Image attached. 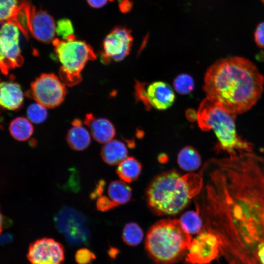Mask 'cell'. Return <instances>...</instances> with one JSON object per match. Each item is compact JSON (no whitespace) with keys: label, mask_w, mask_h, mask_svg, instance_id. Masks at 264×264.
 <instances>
[{"label":"cell","mask_w":264,"mask_h":264,"mask_svg":"<svg viewBox=\"0 0 264 264\" xmlns=\"http://www.w3.org/2000/svg\"><path fill=\"white\" fill-rule=\"evenodd\" d=\"M52 43L61 64L59 78L66 86L77 85L82 79L81 73L87 62L96 58L92 48L75 36L66 40L54 39Z\"/></svg>","instance_id":"8992f818"},{"label":"cell","mask_w":264,"mask_h":264,"mask_svg":"<svg viewBox=\"0 0 264 264\" xmlns=\"http://www.w3.org/2000/svg\"><path fill=\"white\" fill-rule=\"evenodd\" d=\"M66 85L53 73H44L31 84L26 95L46 108L59 106L64 100Z\"/></svg>","instance_id":"52a82bcc"},{"label":"cell","mask_w":264,"mask_h":264,"mask_svg":"<svg viewBox=\"0 0 264 264\" xmlns=\"http://www.w3.org/2000/svg\"><path fill=\"white\" fill-rule=\"evenodd\" d=\"M256 44L260 48H264V22L258 24L254 34Z\"/></svg>","instance_id":"4dcf8cb0"},{"label":"cell","mask_w":264,"mask_h":264,"mask_svg":"<svg viewBox=\"0 0 264 264\" xmlns=\"http://www.w3.org/2000/svg\"><path fill=\"white\" fill-rule=\"evenodd\" d=\"M197 120L202 130H213L218 140V148L228 154L252 151V144L242 140L237 133L236 114L218 102L205 98L198 108Z\"/></svg>","instance_id":"5b68a950"},{"label":"cell","mask_w":264,"mask_h":264,"mask_svg":"<svg viewBox=\"0 0 264 264\" xmlns=\"http://www.w3.org/2000/svg\"><path fill=\"white\" fill-rule=\"evenodd\" d=\"M261 1H262V3L264 4V0H261Z\"/></svg>","instance_id":"e575fe53"},{"label":"cell","mask_w":264,"mask_h":264,"mask_svg":"<svg viewBox=\"0 0 264 264\" xmlns=\"http://www.w3.org/2000/svg\"><path fill=\"white\" fill-rule=\"evenodd\" d=\"M56 23L46 12L31 6L29 20V32L37 40L48 43L53 42Z\"/></svg>","instance_id":"5bb4252c"},{"label":"cell","mask_w":264,"mask_h":264,"mask_svg":"<svg viewBox=\"0 0 264 264\" xmlns=\"http://www.w3.org/2000/svg\"><path fill=\"white\" fill-rule=\"evenodd\" d=\"M96 258L95 254L86 248L78 249L75 255V259L78 264H88Z\"/></svg>","instance_id":"f1b7e54d"},{"label":"cell","mask_w":264,"mask_h":264,"mask_svg":"<svg viewBox=\"0 0 264 264\" xmlns=\"http://www.w3.org/2000/svg\"><path fill=\"white\" fill-rule=\"evenodd\" d=\"M202 186L203 179L199 174L180 175L174 170L164 172L156 176L149 185L148 202L158 215H175L200 193Z\"/></svg>","instance_id":"3957f363"},{"label":"cell","mask_w":264,"mask_h":264,"mask_svg":"<svg viewBox=\"0 0 264 264\" xmlns=\"http://www.w3.org/2000/svg\"><path fill=\"white\" fill-rule=\"evenodd\" d=\"M9 130L11 136L16 140L20 141L29 139L34 132V128L31 121L23 117H18L12 120Z\"/></svg>","instance_id":"ffe728a7"},{"label":"cell","mask_w":264,"mask_h":264,"mask_svg":"<svg viewBox=\"0 0 264 264\" xmlns=\"http://www.w3.org/2000/svg\"><path fill=\"white\" fill-rule=\"evenodd\" d=\"M223 252L222 243L214 232L204 228L192 239L185 261L188 264H205L216 259Z\"/></svg>","instance_id":"9c48e42d"},{"label":"cell","mask_w":264,"mask_h":264,"mask_svg":"<svg viewBox=\"0 0 264 264\" xmlns=\"http://www.w3.org/2000/svg\"><path fill=\"white\" fill-rule=\"evenodd\" d=\"M179 220L191 235L198 234L202 230V222L198 210L184 213Z\"/></svg>","instance_id":"d4e9b609"},{"label":"cell","mask_w":264,"mask_h":264,"mask_svg":"<svg viewBox=\"0 0 264 264\" xmlns=\"http://www.w3.org/2000/svg\"><path fill=\"white\" fill-rule=\"evenodd\" d=\"M141 170V164L137 159L127 157L118 164L116 172L122 181L131 183L137 179Z\"/></svg>","instance_id":"d6986e66"},{"label":"cell","mask_w":264,"mask_h":264,"mask_svg":"<svg viewBox=\"0 0 264 264\" xmlns=\"http://www.w3.org/2000/svg\"><path fill=\"white\" fill-rule=\"evenodd\" d=\"M109 198L118 206L127 203L132 197V189L125 182L114 180L111 182L108 189Z\"/></svg>","instance_id":"7402d4cb"},{"label":"cell","mask_w":264,"mask_h":264,"mask_svg":"<svg viewBox=\"0 0 264 264\" xmlns=\"http://www.w3.org/2000/svg\"><path fill=\"white\" fill-rule=\"evenodd\" d=\"M192 240L191 234L179 220L165 219L149 229L145 248L157 264H173L186 255Z\"/></svg>","instance_id":"277c9868"},{"label":"cell","mask_w":264,"mask_h":264,"mask_svg":"<svg viewBox=\"0 0 264 264\" xmlns=\"http://www.w3.org/2000/svg\"><path fill=\"white\" fill-rule=\"evenodd\" d=\"M203 195L205 228L242 264H255L264 241V156L244 151L211 161Z\"/></svg>","instance_id":"6da1fadb"},{"label":"cell","mask_w":264,"mask_h":264,"mask_svg":"<svg viewBox=\"0 0 264 264\" xmlns=\"http://www.w3.org/2000/svg\"><path fill=\"white\" fill-rule=\"evenodd\" d=\"M127 154L128 150L124 143L117 140L105 143L100 153L103 160L110 165L119 164L127 157Z\"/></svg>","instance_id":"ac0fdd59"},{"label":"cell","mask_w":264,"mask_h":264,"mask_svg":"<svg viewBox=\"0 0 264 264\" xmlns=\"http://www.w3.org/2000/svg\"><path fill=\"white\" fill-rule=\"evenodd\" d=\"M106 184V182L104 180L101 179L99 180L98 183L96 184L94 189L90 194V197L91 199L97 198L99 197L102 195L105 188Z\"/></svg>","instance_id":"1f68e13d"},{"label":"cell","mask_w":264,"mask_h":264,"mask_svg":"<svg viewBox=\"0 0 264 264\" xmlns=\"http://www.w3.org/2000/svg\"><path fill=\"white\" fill-rule=\"evenodd\" d=\"M20 31L18 26L10 22L3 23L0 28V70L4 74H8L23 63Z\"/></svg>","instance_id":"ba28073f"},{"label":"cell","mask_w":264,"mask_h":264,"mask_svg":"<svg viewBox=\"0 0 264 264\" xmlns=\"http://www.w3.org/2000/svg\"><path fill=\"white\" fill-rule=\"evenodd\" d=\"M84 123L89 128L94 139L100 143L108 142L115 135L113 125L106 118H97L89 113L86 115Z\"/></svg>","instance_id":"9a60e30c"},{"label":"cell","mask_w":264,"mask_h":264,"mask_svg":"<svg viewBox=\"0 0 264 264\" xmlns=\"http://www.w3.org/2000/svg\"><path fill=\"white\" fill-rule=\"evenodd\" d=\"M174 87L180 94H187L190 93L194 88L193 78L187 74L178 75L174 80Z\"/></svg>","instance_id":"4316f807"},{"label":"cell","mask_w":264,"mask_h":264,"mask_svg":"<svg viewBox=\"0 0 264 264\" xmlns=\"http://www.w3.org/2000/svg\"><path fill=\"white\" fill-rule=\"evenodd\" d=\"M88 4L92 7L99 8L105 6L109 1L112 0H87Z\"/></svg>","instance_id":"d6a6232c"},{"label":"cell","mask_w":264,"mask_h":264,"mask_svg":"<svg viewBox=\"0 0 264 264\" xmlns=\"http://www.w3.org/2000/svg\"><path fill=\"white\" fill-rule=\"evenodd\" d=\"M136 94L147 106L159 110L170 107L175 100V95L172 88L162 81L154 82L146 89L138 84L136 86Z\"/></svg>","instance_id":"4fadbf2b"},{"label":"cell","mask_w":264,"mask_h":264,"mask_svg":"<svg viewBox=\"0 0 264 264\" xmlns=\"http://www.w3.org/2000/svg\"><path fill=\"white\" fill-rule=\"evenodd\" d=\"M144 233L140 226L135 222L127 223L124 227L122 237L123 242L129 246H135L140 244Z\"/></svg>","instance_id":"603a6c76"},{"label":"cell","mask_w":264,"mask_h":264,"mask_svg":"<svg viewBox=\"0 0 264 264\" xmlns=\"http://www.w3.org/2000/svg\"><path fill=\"white\" fill-rule=\"evenodd\" d=\"M201 158L198 152L191 146L182 149L177 156V163L179 167L187 172H193L198 169L201 164Z\"/></svg>","instance_id":"44dd1931"},{"label":"cell","mask_w":264,"mask_h":264,"mask_svg":"<svg viewBox=\"0 0 264 264\" xmlns=\"http://www.w3.org/2000/svg\"><path fill=\"white\" fill-rule=\"evenodd\" d=\"M4 224V219L0 211V233H1Z\"/></svg>","instance_id":"836d02e7"},{"label":"cell","mask_w":264,"mask_h":264,"mask_svg":"<svg viewBox=\"0 0 264 264\" xmlns=\"http://www.w3.org/2000/svg\"><path fill=\"white\" fill-rule=\"evenodd\" d=\"M118 206L110 198L104 195L99 197L96 203V209L101 212L108 211Z\"/></svg>","instance_id":"f546056e"},{"label":"cell","mask_w":264,"mask_h":264,"mask_svg":"<svg viewBox=\"0 0 264 264\" xmlns=\"http://www.w3.org/2000/svg\"><path fill=\"white\" fill-rule=\"evenodd\" d=\"M24 1L0 0V23L11 22Z\"/></svg>","instance_id":"cb8c5ba5"},{"label":"cell","mask_w":264,"mask_h":264,"mask_svg":"<svg viewBox=\"0 0 264 264\" xmlns=\"http://www.w3.org/2000/svg\"><path fill=\"white\" fill-rule=\"evenodd\" d=\"M264 77L251 61L239 56L217 61L207 70L203 90L228 111L241 114L260 98Z\"/></svg>","instance_id":"7a4b0ae2"},{"label":"cell","mask_w":264,"mask_h":264,"mask_svg":"<svg viewBox=\"0 0 264 264\" xmlns=\"http://www.w3.org/2000/svg\"><path fill=\"white\" fill-rule=\"evenodd\" d=\"M57 228L72 243H84L88 239L87 219L81 213L70 207H64L55 216Z\"/></svg>","instance_id":"30bf717a"},{"label":"cell","mask_w":264,"mask_h":264,"mask_svg":"<svg viewBox=\"0 0 264 264\" xmlns=\"http://www.w3.org/2000/svg\"><path fill=\"white\" fill-rule=\"evenodd\" d=\"M23 93L19 84L13 82H0V105L3 108L15 110L23 103Z\"/></svg>","instance_id":"2e32d148"},{"label":"cell","mask_w":264,"mask_h":264,"mask_svg":"<svg viewBox=\"0 0 264 264\" xmlns=\"http://www.w3.org/2000/svg\"><path fill=\"white\" fill-rule=\"evenodd\" d=\"M72 127L68 130L66 140L73 150L81 151L87 149L90 144L91 138L88 131L83 126L81 121L75 119L72 122Z\"/></svg>","instance_id":"e0dca14e"},{"label":"cell","mask_w":264,"mask_h":264,"mask_svg":"<svg viewBox=\"0 0 264 264\" xmlns=\"http://www.w3.org/2000/svg\"><path fill=\"white\" fill-rule=\"evenodd\" d=\"M55 33L63 40L74 37V28L71 22L67 19L58 21L55 25Z\"/></svg>","instance_id":"83f0119b"},{"label":"cell","mask_w":264,"mask_h":264,"mask_svg":"<svg viewBox=\"0 0 264 264\" xmlns=\"http://www.w3.org/2000/svg\"><path fill=\"white\" fill-rule=\"evenodd\" d=\"M132 39L130 32L122 27L113 29L105 37L103 43L101 60L104 64L111 60L119 62L129 53Z\"/></svg>","instance_id":"8fae6325"},{"label":"cell","mask_w":264,"mask_h":264,"mask_svg":"<svg viewBox=\"0 0 264 264\" xmlns=\"http://www.w3.org/2000/svg\"><path fill=\"white\" fill-rule=\"evenodd\" d=\"M27 257L31 264H62L65 260V250L59 242L43 238L30 244Z\"/></svg>","instance_id":"7c38bea8"},{"label":"cell","mask_w":264,"mask_h":264,"mask_svg":"<svg viewBox=\"0 0 264 264\" xmlns=\"http://www.w3.org/2000/svg\"><path fill=\"white\" fill-rule=\"evenodd\" d=\"M26 114L31 122L35 124L41 123L47 118L46 108L37 102L32 103L28 107Z\"/></svg>","instance_id":"484cf974"}]
</instances>
